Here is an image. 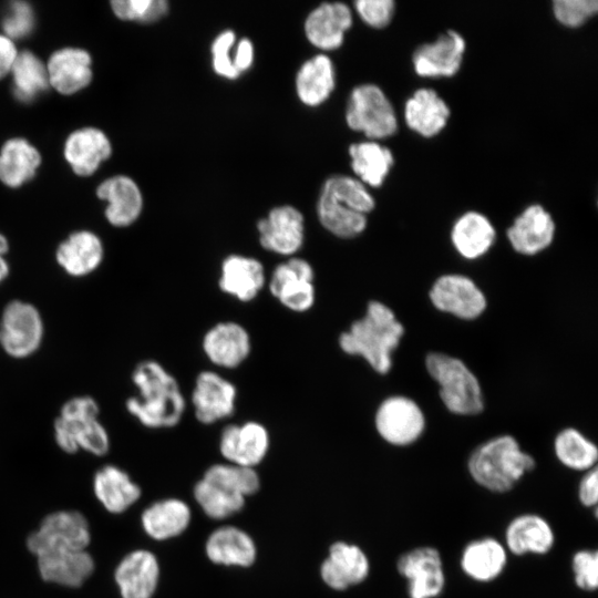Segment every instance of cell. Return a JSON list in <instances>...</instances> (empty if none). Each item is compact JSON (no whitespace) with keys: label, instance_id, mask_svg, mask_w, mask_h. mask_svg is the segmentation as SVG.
Instances as JSON below:
<instances>
[{"label":"cell","instance_id":"6da1fadb","mask_svg":"<svg viewBox=\"0 0 598 598\" xmlns=\"http://www.w3.org/2000/svg\"><path fill=\"white\" fill-rule=\"evenodd\" d=\"M132 381L138 394L126 401L127 411L151 429L177 425L186 410V400L177 380L161 363L146 360L136 365Z\"/></svg>","mask_w":598,"mask_h":598},{"label":"cell","instance_id":"7a4b0ae2","mask_svg":"<svg viewBox=\"0 0 598 598\" xmlns=\"http://www.w3.org/2000/svg\"><path fill=\"white\" fill-rule=\"evenodd\" d=\"M403 333L404 327L391 308L372 300L364 316L340 334L339 347L347 354L363 358L375 372L386 374Z\"/></svg>","mask_w":598,"mask_h":598},{"label":"cell","instance_id":"3957f363","mask_svg":"<svg viewBox=\"0 0 598 598\" xmlns=\"http://www.w3.org/2000/svg\"><path fill=\"white\" fill-rule=\"evenodd\" d=\"M375 202L365 185L347 175L329 177L320 192L317 215L320 224L339 238H353L367 227V214Z\"/></svg>","mask_w":598,"mask_h":598},{"label":"cell","instance_id":"277c9868","mask_svg":"<svg viewBox=\"0 0 598 598\" xmlns=\"http://www.w3.org/2000/svg\"><path fill=\"white\" fill-rule=\"evenodd\" d=\"M536 466L512 435H499L478 445L467 460V471L481 487L496 494L512 491Z\"/></svg>","mask_w":598,"mask_h":598},{"label":"cell","instance_id":"5b68a950","mask_svg":"<svg viewBox=\"0 0 598 598\" xmlns=\"http://www.w3.org/2000/svg\"><path fill=\"white\" fill-rule=\"evenodd\" d=\"M425 367L439 384L441 400L450 412L474 415L483 411L480 382L462 360L445 353L432 352L426 355Z\"/></svg>","mask_w":598,"mask_h":598},{"label":"cell","instance_id":"8992f818","mask_svg":"<svg viewBox=\"0 0 598 598\" xmlns=\"http://www.w3.org/2000/svg\"><path fill=\"white\" fill-rule=\"evenodd\" d=\"M99 406L90 396L69 400L54 423L58 445L66 453L83 448L94 455H104L110 447L109 435L97 421Z\"/></svg>","mask_w":598,"mask_h":598},{"label":"cell","instance_id":"52a82bcc","mask_svg":"<svg viewBox=\"0 0 598 598\" xmlns=\"http://www.w3.org/2000/svg\"><path fill=\"white\" fill-rule=\"evenodd\" d=\"M348 126L373 140L386 138L396 133L398 120L394 109L375 84L355 86L347 104Z\"/></svg>","mask_w":598,"mask_h":598},{"label":"cell","instance_id":"ba28073f","mask_svg":"<svg viewBox=\"0 0 598 598\" xmlns=\"http://www.w3.org/2000/svg\"><path fill=\"white\" fill-rule=\"evenodd\" d=\"M91 540L86 518L75 511L49 514L27 539L28 549L37 557L55 551L85 550Z\"/></svg>","mask_w":598,"mask_h":598},{"label":"cell","instance_id":"9c48e42d","mask_svg":"<svg viewBox=\"0 0 598 598\" xmlns=\"http://www.w3.org/2000/svg\"><path fill=\"white\" fill-rule=\"evenodd\" d=\"M396 571L406 580L408 598H439L446 576L437 548L419 546L403 553L396 560Z\"/></svg>","mask_w":598,"mask_h":598},{"label":"cell","instance_id":"30bf717a","mask_svg":"<svg viewBox=\"0 0 598 598\" xmlns=\"http://www.w3.org/2000/svg\"><path fill=\"white\" fill-rule=\"evenodd\" d=\"M268 289L286 309L306 312L316 301L315 270L306 259L289 257L274 268Z\"/></svg>","mask_w":598,"mask_h":598},{"label":"cell","instance_id":"8fae6325","mask_svg":"<svg viewBox=\"0 0 598 598\" xmlns=\"http://www.w3.org/2000/svg\"><path fill=\"white\" fill-rule=\"evenodd\" d=\"M374 423L379 435L394 446H406L416 442L425 429L421 408L403 395L385 399L377 410Z\"/></svg>","mask_w":598,"mask_h":598},{"label":"cell","instance_id":"7c38bea8","mask_svg":"<svg viewBox=\"0 0 598 598\" xmlns=\"http://www.w3.org/2000/svg\"><path fill=\"white\" fill-rule=\"evenodd\" d=\"M43 324L39 311L30 303L11 301L0 320V344L8 354L24 358L40 346Z\"/></svg>","mask_w":598,"mask_h":598},{"label":"cell","instance_id":"4fadbf2b","mask_svg":"<svg viewBox=\"0 0 598 598\" xmlns=\"http://www.w3.org/2000/svg\"><path fill=\"white\" fill-rule=\"evenodd\" d=\"M429 295L437 310L465 320L480 317L487 305L483 291L471 278L463 275L439 277Z\"/></svg>","mask_w":598,"mask_h":598},{"label":"cell","instance_id":"5bb4252c","mask_svg":"<svg viewBox=\"0 0 598 598\" xmlns=\"http://www.w3.org/2000/svg\"><path fill=\"white\" fill-rule=\"evenodd\" d=\"M237 389L215 371L197 374L190 401L198 422L213 424L230 416L236 409Z\"/></svg>","mask_w":598,"mask_h":598},{"label":"cell","instance_id":"9a60e30c","mask_svg":"<svg viewBox=\"0 0 598 598\" xmlns=\"http://www.w3.org/2000/svg\"><path fill=\"white\" fill-rule=\"evenodd\" d=\"M261 247L277 255L293 257L305 240L302 214L290 205L272 208L257 223Z\"/></svg>","mask_w":598,"mask_h":598},{"label":"cell","instance_id":"2e32d148","mask_svg":"<svg viewBox=\"0 0 598 598\" xmlns=\"http://www.w3.org/2000/svg\"><path fill=\"white\" fill-rule=\"evenodd\" d=\"M269 444L268 430L256 421L229 424L219 437L220 454L228 463L251 468L262 462Z\"/></svg>","mask_w":598,"mask_h":598},{"label":"cell","instance_id":"e0dca14e","mask_svg":"<svg viewBox=\"0 0 598 598\" xmlns=\"http://www.w3.org/2000/svg\"><path fill=\"white\" fill-rule=\"evenodd\" d=\"M465 49L464 38L458 32L448 30L434 42L422 44L414 51V71L423 78L453 76L461 68Z\"/></svg>","mask_w":598,"mask_h":598},{"label":"cell","instance_id":"ac0fdd59","mask_svg":"<svg viewBox=\"0 0 598 598\" xmlns=\"http://www.w3.org/2000/svg\"><path fill=\"white\" fill-rule=\"evenodd\" d=\"M202 348L216 367L235 369L244 363L251 351V340L244 326L235 321L214 324L203 337Z\"/></svg>","mask_w":598,"mask_h":598},{"label":"cell","instance_id":"d6986e66","mask_svg":"<svg viewBox=\"0 0 598 598\" xmlns=\"http://www.w3.org/2000/svg\"><path fill=\"white\" fill-rule=\"evenodd\" d=\"M91 54L81 48L65 47L54 51L47 71L50 87L62 95H73L84 90L93 79Z\"/></svg>","mask_w":598,"mask_h":598},{"label":"cell","instance_id":"ffe728a7","mask_svg":"<svg viewBox=\"0 0 598 598\" xmlns=\"http://www.w3.org/2000/svg\"><path fill=\"white\" fill-rule=\"evenodd\" d=\"M555 532L542 515L524 513L511 519L504 533V546L515 556L548 554L555 545Z\"/></svg>","mask_w":598,"mask_h":598},{"label":"cell","instance_id":"44dd1931","mask_svg":"<svg viewBox=\"0 0 598 598\" xmlns=\"http://www.w3.org/2000/svg\"><path fill=\"white\" fill-rule=\"evenodd\" d=\"M63 155L74 174L87 177L112 155V144L100 128L85 126L69 134L64 142Z\"/></svg>","mask_w":598,"mask_h":598},{"label":"cell","instance_id":"7402d4cb","mask_svg":"<svg viewBox=\"0 0 598 598\" xmlns=\"http://www.w3.org/2000/svg\"><path fill=\"white\" fill-rule=\"evenodd\" d=\"M370 573V561L367 554L357 545L336 542L321 565L322 580L334 590L363 582Z\"/></svg>","mask_w":598,"mask_h":598},{"label":"cell","instance_id":"603a6c76","mask_svg":"<svg viewBox=\"0 0 598 598\" xmlns=\"http://www.w3.org/2000/svg\"><path fill=\"white\" fill-rule=\"evenodd\" d=\"M96 196L106 202L104 215L115 227L132 225L143 209V196L138 185L126 175L104 179L96 188Z\"/></svg>","mask_w":598,"mask_h":598},{"label":"cell","instance_id":"cb8c5ba5","mask_svg":"<svg viewBox=\"0 0 598 598\" xmlns=\"http://www.w3.org/2000/svg\"><path fill=\"white\" fill-rule=\"evenodd\" d=\"M506 234L515 251L533 256L553 243L555 221L543 206L533 204L515 218Z\"/></svg>","mask_w":598,"mask_h":598},{"label":"cell","instance_id":"d4e9b609","mask_svg":"<svg viewBox=\"0 0 598 598\" xmlns=\"http://www.w3.org/2000/svg\"><path fill=\"white\" fill-rule=\"evenodd\" d=\"M266 281L264 265L254 257L234 254L220 265L219 289L241 302L252 301Z\"/></svg>","mask_w":598,"mask_h":598},{"label":"cell","instance_id":"484cf974","mask_svg":"<svg viewBox=\"0 0 598 598\" xmlns=\"http://www.w3.org/2000/svg\"><path fill=\"white\" fill-rule=\"evenodd\" d=\"M114 578L122 598H152L159 578L157 558L145 549L133 550L117 565Z\"/></svg>","mask_w":598,"mask_h":598},{"label":"cell","instance_id":"4316f807","mask_svg":"<svg viewBox=\"0 0 598 598\" xmlns=\"http://www.w3.org/2000/svg\"><path fill=\"white\" fill-rule=\"evenodd\" d=\"M352 25L350 8L342 2H324L315 8L305 22L308 41L326 51L342 45L346 32Z\"/></svg>","mask_w":598,"mask_h":598},{"label":"cell","instance_id":"83f0119b","mask_svg":"<svg viewBox=\"0 0 598 598\" xmlns=\"http://www.w3.org/2000/svg\"><path fill=\"white\" fill-rule=\"evenodd\" d=\"M508 551L494 537H482L467 543L460 557V567L470 579L487 584L497 579L505 570Z\"/></svg>","mask_w":598,"mask_h":598},{"label":"cell","instance_id":"f1b7e54d","mask_svg":"<svg viewBox=\"0 0 598 598\" xmlns=\"http://www.w3.org/2000/svg\"><path fill=\"white\" fill-rule=\"evenodd\" d=\"M37 558L42 579L64 587L81 586L94 570V560L86 550L55 551Z\"/></svg>","mask_w":598,"mask_h":598},{"label":"cell","instance_id":"f546056e","mask_svg":"<svg viewBox=\"0 0 598 598\" xmlns=\"http://www.w3.org/2000/svg\"><path fill=\"white\" fill-rule=\"evenodd\" d=\"M450 109L432 89L416 90L405 102L406 125L423 137H433L446 126Z\"/></svg>","mask_w":598,"mask_h":598},{"label":"cell","instance_id":"4dcf8cb0","mask_svg":"<svg viewBox=\"0 0 598 598\" xmlns=\"http://www.w3.org/2000/svg\"><path fill=\"white\" fill-rule=\"evenodd\" d=\"M42 162L39 150L23 137L7 140L0 148V182L18 188L30 182Z\"/></svg>","mask_w":598,"mask_h":598},{"label":"cell","instance_id":"1f68e13d","mask_svg":"<svg viewBox=\"0 0 598 598\" xmlns=\"http://www.w3.org/2000/svg\"><path fill=\"white\" fill-rule=\"evenodd\" d=\"M206 555L215 564L248 567L256 559L252 538L234 526L215 529L206 542Z\"/></svg>","mask_w":598,"mask_h":598},{"label":"cell","instance_id":"d6a6232c","mask_svg":"<svg viewBox=\"0 0 598 598\" xmlns=\"http://www.w3.org/2000/svg\"><path fill=\"white\" fill-rule=\"evenodd\" d=\"M58 264L72 276H85L95 270L103 259L101 239L90 230L71 234L56 249Z\"/></svg>","mask_w":598,"mask_h":598},{"label":"cell","instance_id":"836d02e7","mask_svg":"<svg viewBox=\"0 0 598 598\" xmlns=\"http://www.w3.org/2000/svg\"><path fill=\"white\" fill-rule=\"evenodd\" d=\"M496 239V231L489 219L478 212H467L454 223L451 240L456 251L465 259H476L485 255Z\"/></svg>","mask_w":598,"mask_h":598},{"label":"cell","instance_id":"e575fe53","mask_svg":"<svg viewBox=\"0 0 598 598\" xmlns=\"http://www.w3.org/2000/svg\"><path fill=\"white\" fill-rule=\"evenodd\" d=\"M93 489L104 508L113 514L125 512L141 495L140 487L130 476L113 465L104 466L96 472Z\"/></svg>","mask_w":598,"mask_h":598},{"label":"cell","instance_id":"d590c367","mask_svg":"<svg viewBox=\"0 0 598 598\" xmlns=\"http://www.w3.org/2000/svg\"><path fill=\"white\" fill-rule=\"evenodd\" d=\"M190 509L177 498H167L152 504L142 514L145 533L156 540L181 535L189 525Z\"/></svg>","mask_w":598,"mask_h":598},{"label":"cell","instance_id":"8d00e7d4","mask_svg":"<svg viewBox=\"0 0 598 598\" xmlns=\"http://www.w3.org/2000/svg\"><path fill=\"white\" fill-rule=\"evenodd\" d=\"M334 69L326 54H318L300 66L296 76L299 100L308 106L323 103L334 89Z\"/></svg>","mask_w":598,"mask_h":598},{"label":"cell","instance_id":"74e56055","mask_svg":"<svg viewBox=\"0 0 598 598\" xmlns=\"http://www.w3.org/2000/svg\"><path fill=\"white\" fill-rule=\"evenodd\" d=\"M349 155L358 179L371 187H380L394 164L390 148L375 141L350 145Z\"/></svg>","mask_w":598,"mask_h":598},{"label":"cell","instance_id":"f35d334b","mask_svg":"<svg viewBox=\"0 0 598 598\" xmlns=\"http://www.w3.org/2000/svg\"><path fill=\"white\" fill-rule=\"evenodd\" d=\"M10 74L13 95L22 103L33 102L50 87L47 65L32 51L18 53Z\"/></svg>","mask_w":598,"mask_h":598},{"label":"cell","instance_id":"ab89813d","mask_svg":"<svg viewBox=\"0 0 598 598\" xmlns=\"http://www.w3.org/2000/svg\"><path fill=\"white\" fill-rule=\"evenodd\" d=\"M554 452L565 467L578 472L596 467L598 460L596 444L574 427L564 429L556 435Z\"/></svg>","mask_w":598,"mask_h":598},{"label":"cell","instance_id":"60d3db41","mask_svg":"<svg viewBox=\"0 0 598 598\" xmlns=\"http://www.w3.org/2000/svg\"><path fill=\"white\" fill-rule=\"evenodd\" d=\"M194 497L204 513L215 519H223L239 512L245 497L215 483L202 478L194 487Z\"/></svg>","mask_w":598,"mask_h":598},{"label":"cell","instance_id":"b9f144b4","mask_svg":"<svg viewBox=\"0 0 598 598\" xmlns=\"http://www.w3.org/2000/svg\"><path fill=\"white\" fill-rule=\"evenodd\" d=\"M203 478L244 497L252 495L260 486L259 476L254 468L230 463L212 465Z\"/></svg>","mask_w":598,"mask_h":598},{"label":"cell","instance_id":"7bdbcfd3","mask_svg":"<svg viewBox=\"0 0 598 598\" xmlns=\"http://www.w3.org/2000/svg\"><path fill=\"white\" fill-rule=\"evenodd\" d=\"M113 13L121 20L152 23L168 12L166 0H113Z\"/></svg>","mask_w":598,"mask_h":598},{"label":"cell","instance_id":"ee69618b","mask_svg":"<svg viewBox=\"0 0 598 598\" xmlns=\"http://www.w3.org/2000/svg\"><path fill=\"white\" fill-rule=\"evenodd\" d=\"M35 24V17L31 4L27 1H12L2 18L3 34L14 40L27 38Z\"/></svg>","mask_w":598,"mask_h":598},{"label":"cell","instance_id":"f6af8a7d","mask_svg":"<svg viewBox=\"0 0 598 598\" xmlns=\"http://www.w3.org/2000/svg\"><path fill=\"white\" fill-rule=\"evenodd\" d=\"M553 12L560 24L578 28L598 12V2L596 0H555Z\"/></svg>","mask_w":598,"mask_h":598},{"label":"cell","instance_id":"bcb514c9","mask_svg":"<svg viewBox=\"0 0 598 598\" xmlns=\"http://www.w3.org/2000/svg\"><path fill=\"white\" fill-rule=\"evenodd\" d=\"M571 571L576 587L592 592L598 587V553L596 549H579L571 557Z\"/></svg>","mask_w":598,"mask_h":598},{"label":"cell","instance_id":"7dc6e473","mask_svg":"<svg viewBox=\"0 0 598 598\" xmlns=\"http://www.w3.org/2000/svg\"><path fill=\"white\" fill-rule=\"evenodd\" d=\"M235 42V33L231 30H225L219 33L212 43V56L214 71L227 79H237L239 76L233 59L230 49Z\"/></svg>","mask_w":598,"mask_h":598},{"label":"cell","instance_id":"c3c4849f","mask_svg":"<svg viewBox=\"0 0 598 598\" xmlns=\"http://www.w3.org/2000/svg\"><path fill=\"white\" fill-rule=\"evenodd\" d=\"M354 8L368 25L382 29L391 22L395 2L393 0H358L354 2Z\"/></svg>","mask_w":598,"mask_h":598},{"label":"cell","instance_id":"681fc988","mask_svg":"<svg viewBox=\"0 0 598 598\" xmlns=\"http://www.w3.org/2000/svg\"><path fill=\"white\" fill-rule=\"evenodd\" d=\"M577 496L579 503L587 508L597 507L598 503V468L597 466L585 472V475L581 477L578 488Z\"/></svg>","mask_w":598,"mask_h":598},{"label":"cell","instance_id":"f907efd6","mask_svg":"<svg viewBox=\"0 0 598 598\" xmlns=\"http://www.w3.org/2000/svg\"><path fill=\"white\" fill-rule=\"evenodd\" d=\"M18 53L14 41L0 33V80L10 74Z\"/></svg>","mask_w":598,"mask_h":598},{"label":"cell","instance_id":"816d5d0a","mask_svg":"<svg viewBox=\"0 0 598 598\" xmlns=\"http://www.w3.org/2000/svg\"><path fill=\"white\" fill-rule=\"evenodd\" d=\"M254 61V45L250 40L241 39L236 48V53L233 59L234 65L238 73L247 71Z\"/></svg>","mask_w":598,"mask_h":598},{"label":"cell","instance_id":"f5cc1de1","mask_svg":"<svg viewBox=\"0 0 598 598\" xmlns=\"http://www.w3.org/2000/svg\"><path fill=\"white\" fill-rule=\"evenodd\" d=\"M9 265L4 259V256L0 255V282L8 276Z\"/></svg>","mask_w":598,"mask_h":598},{"label":"cell","instance_id":"db71d44e","mask_svg":"<svg viewBox=\"0 0 598 598\" xmlns=\"http://www.w3.org/2000/svg\"><path fill=\"white\" fill-rule=\"evenodd\" d=\"M9 249V243L7 238L0 234V255L4 256Z\"/></svg>","mask_w":598,"mask_h":598}]
</instances>
